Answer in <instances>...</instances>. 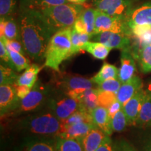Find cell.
Wrapping results in <instances>:
<instances>
[{
  "instance_id": "6da1fadb",
  "label": "cell",
  "mask_w": 151,
  "mask_h": 151,
  "mask_svg": "<svg viewBox=\"0 0 151 151\" xmlns=\"http://www.w3.org/2000/svg\"><path fill=\"white\" fill-rule=\"evenodd\" d=\"M20 40L26 53L35 62L45 60L47 47L55 32L40 11L21 9L18 20Z\"/></svg>"
},
{
  "instance_id": "7a4b0ae2",
  "label": "cell",
  "mask_w": 151,
  "mask_h": 151,
  "mask_svg": "<svg viewBox=\"0 0 151 151\" xmlns=\"http://www.w3.org/2000/svg\"><path fill=\"white\" fill-rule=\"evenodd\" d=\"M21 125L32 137L58 138L62 130V120L46 107L24 118Z\"/></svg>"
},
{
  "instance_id": "3957f363",
  "label": "cell",
  "mask_w": 151,
  "mask_h": 151,
  "mask_svg": "<svg viewBox=\"0 0 151 151\" xmlns=\"http://www.w3.org/2000/svg\"><path fill=\"white\" fill-rule=\"evenodd\" d=\"M84 9L83 5L68 2L52 6L39 11L45 21L57 32L65 28L73 27L76 20Z\"/></svg>"
},
{
  "instance_id": "277c9868",
  "label": "cell",
  "mask_w": 151,
  "mask_h": 151,
  "mask_svg": "<svg viewBox=\"0 0 151 151\" xmlns=\"http://www.w3.org/2000/svg\"><path fill=\"white\" fill-rule=\"evenodd\" d=\"M71 28L59 30L52 35L47 47L45 66L59 71L62 62L71 57Z\"/></svg>"
},
{
  "instance_id": "5b68a950",
  "label": "cell",
  "mask_w": 151,
  "mask_h": 151,
  "mask_svg": "<svg viewBox=\"0 0 151 151\" xmlns=\"http://www.w3.org/2000/svg\"><path fill=\"white\" fill-rule=\"evenodd\" d=\"M52 92L51 87L39 81L25 97L20 99L14 111L16 113H34L42 110L46 106Z\"/></svg>"
},
{
  "instance_id": "8992f818",
  "label": "cell",
  "mask_w": 151,
  "mask_h": 151,
  "mask_svg": "<svg viewBox=\"0 0 151 151\" xmlns=\"http://www.w3.org/2000/svg\"><path fill=\"white\" fill-rule=\"evenodd\" d=\"M46 108L63 121L80 109L79 100L70 97L65 91H53L49 98Z\"/></svg>"
},
{
  "instance_id": "52a82bcc",
  "label": "cell",
  "mask_w": 151,
  "mask_h": 151,
  "mask_svg": "<svg viewBox=\"0 0 151 151\" xmlns=\"http://www.w3.org/2000/svg\"><path fill=\"white\" fill-rule=\"evenodd\" d=\"M107 31L124 34L129 37L132 36L131 29L127 24V19L109 16L97 9L93 35Z\"/></svg>"
},
{
  "instance_id": "ba28073f",
  "label": "cell",
  "mask_w": 151,
  "mask_h": 151,
  "mask_svg": "<svg viewBox=\"0 0 151 151\" xmlns=\"http://www.w3.org/2000/svg\"><path fill=\"white\" fill-rule=\"evenodd\" d=\"M135 0H95L94 7L109 16L127 19Z\"/></svg>"
},
{
  "instance_id": "9c48e42d",
  "label": "cell",
  "mask_w": 151,
  "mask_h": 151,
  "mask_svg": "<svg viewBox=\"0 0 151 151\" xmlns=\"http://www.w3.org/2000/svg\"><path fill=\"white\" fill-rule=\"evenodd\" d=\"M92 39L97 42H100L111 49L116 48L123 50L131 48L130 37L124 34L102 32L92 37Z\"/></svg>"
},
{
  "instance_id": "30bf717a",
  "label": "cell",
  "mask_w": 151,
  "mask_h": 151,
  "mask_svg": "<svg viewBox=\"0 0 151 151\" xmlns=\"http://www.w3.org/2000/svg\"><path fill=\"white\" fill-rule=\"evenodd\" d=\"M93 83L91 79L81 76H69L64 79L62 90L70 97L79 100L86 90L93 88Z\"/></svg>"
},
{
  "instance_id": "8fae6325",
  "label": "cell",
  "mask_w": 151,
  "mask_h": 151,
  "mask_svg": "<svg viewBox=\"0 0 151 151\" xmlns=\"http://www.w3.org/2000/svg\"><path fill=\"white\" fill-rule=\"evenodd\" d=\"M20 99L17 95L13 85H1L0 86V113L2 117L13 112L16 109Z\"/></svg>"
},
{
  "instance_id": "7c38bea8",
  "label": "cell",
  "mask_w": 151,
  "mask_h": 151,
  "mask_svg": "<svg viewBox=\"0 0 151 151\" xmlns=\"http://www.w3.org/2000/svg\"><path fill=\"white\" fill-rule=\"evenodd\" d=\"M137 65L134 56L131 48L122 50L120 55V67L119 69L118 78L122 83H126L135 76Z\"/></svg>"
},
{
  "instance_id": "4fadbf2b",
  "label": "cell",
  "mask_w": 151,
  "mask_h": 151,
  "mask_svg": "<svg viewBox=\"0 0 151 151\" xmlns=\"http://www.w3.org/2000/svg\"><path fill=\"white\" fill-rule=\"evenodd\" d=\"M145 95L146 90L142 88L122 106V109L127 118L129 125H136L141 106L144 101Z\"/></svg>"
},
{
  "instance_id": "5bb4252c",
  "label": "cell",
  "mask_w": 151,
  "mask_h": 151,
  "mask_svg": "<svg viewBox=\"0 0 151 151\" xmlns=\"http://www.w3.org/2000/svg\"><path fill=\"white\" fill-rule=\"evenodd\" d=\"M127 22L130 29L136 26L151 27V2L143 4L141 6L133 9Z\"/></svg>"
},
{
  "instance_id": "9a60e30c",
  "label": "cell",
  "mask_w": 151,
  "mask_h": 151,
  "mask_svg": "<svg viewBox=\"0 0 151 151\" xmlns=\"http://www.w3.org/2000/svg\"><path fill=\"white\" fill-rule=\"evenodd\" d=\"M97 127L93 121H84L77 122L70 125H63L60 137L67 139H75L81 141L90 130Z\"/></svg>"
},
{
  "instance_id": "2e32d148",
  "label": "cell",
  "mask_w": 151,
  "mask_h": 151,
  "mask_svg": "<svg viewBox=\"0 0 151 151\" xmlns=\"http://www.w3.org/2000/svg\"><path fill=\"white\" fill-rule=\"evenodd\" d=\"M96 12V8L84 9L74 22L72 27L73 29L76 30L78 32L87 33L92 37L95 26Z\"/></svg>"
},
{
  "instance_id": "e0dca14e",
  "label": "cell",
  "mask_w": 151,
  "mask_h": 151,
  "mask_svg": "<svg viewBox=\"0 0 151 151\" xmlns=\"http://www.w3.org/2000/svg\"><path fill=\"white\" fill-rule=\"evenodd\" d=\"M142 88V80L138 76H134L130 80L122 83L120 86L117 93V99L123 106L138 91Z\"/></svg>"
},
{
  "instance_id": "ac0fdd59",
  "label": "cell",
  "mask_w": 151,
  "mask_h": 151,
  "mask_svg": "<svg viewBox=\"0 0 151 151\" xmlns=\"http://www.w3.org/2000/svg\"><path fill=\"white\" fill-rule=\"evenodd\" d=\"M91 116L94 124L104 132L107 136H111L113 130L111 128V119L109 116L108 109L98 106L92 111Z\"/></svg>"
},
{
  "instance_id": "d6986e66",
  "label": "cell",
  "mask_w": 151,
  "mask_h": 151,
  "mask_svg": "<svg viewBox=\"0 0 151 151\" xmlns=\"http://www.w3.org/2000/svg\"><path fill=\"white\" fill-rule=\"evenodd\" d=\"M106 134L97 127L90 130L81 141L84 151H95L104 141Z\"/></svg>"
},
{
  "instance_id": "ffe728a7",
  "label": "cell",
  "mask_w": 151,
  "mask_h": 151,
  "mask_svg": "<svg viewBox=\"0 0 151 151\" xmlns=\"http://www.w3.org/2000/svg\"><path fill=\"white\" fill-rule=\"evenodd\" d=\"M57 138L31 137L24 151H57Z\"/></svg>"
},
{
  "instance_id": "44dd1931",
  "label": "cell",
  "mask_w": 151,
  "mask_h": 151,
  "mask_svg": "<svg viewBox=\"0 0 151 151\" xmlns=\"http://www.w3.org/2000/svg\"><path fill=\"white\" fill-rule=\"evenodd\" d=\"M0 34L1 37H5L9 40L21 41L19 24L11 17L0 18Z\"/></svg>"
},
{
  "instance_id": "7402d4cb",
  "label": "cell",
  "mask_w": 151,
  "mask_h": 151,
  "mask_svg": "<svg viewBox=\"0 0 151 151\" xmlns=\"http://www.w3.org/2000/svg\"><path fill=\"white\" fill-rule=\"evenodd\" d=\"M136 126L144 129H151V89L146 90L144 101Z\"/></svg>"
},
{
  "instance_id": "603a6c76",
  "label": "cell",
  "mask_w": 151,
  "mask_h": 151,
  "mask_svg": "<svg viewBox=\"0 0 151 151\" xmlns=\"http://www.w3.org/2000/svg\"><path fill=\"white\" fill-rule=\"evenodd\" d=\"M139 62L140 70L143 73L151 72V43L146 44L132 52Z\"/></svg>"
},
{
  "instance_id": "cb8c5ba5",
  "label": "cell",
  "mask_w": 151,
  "mask_h": 151,
  "mask_svg": "<svg viewBox=\"0 0 151 151\" xmlns=\"http://www.w3.org/2000/svg\"><path fill=\"white\" fill-rule=\"evenodd\" d=\"M20 9L41 11L43 9L68 3L67 0H20Z\"/></svg>"
},
{
  "instance_id": "d4e9b609",
  "label": "cell",
  "mask_w": 151,
  "mask_h": 151,
  "mask_svg": "<svg viewBox=\"0 0 151 151\" xmlns=\"http://www.w3.org/2000/svg\"><path fill=\"white\" fill-rule=\"evenodd\" d=\"M41 67L39 65L33 64L21 75L18 76L16 83L19 86H26L32 89L37 81V76L41 71Z\"/></svg>"
},
{
  "instance_id": "484cf974",
  "label": "cell",
  "mask_w": 151,
  "mask_h": 151,
  "mask_svg": "<svg viewBox=\"0 0 151 151\" xmlns=\"http://www.w3.org/2000/svg\"><path fill=\"white\" fill-rule=\"evenodd\" d=\"M112 50L111 48L100 42L88 41L82 47V50L87 51L96 59L104 60L107 58L109 52Z\"/></svg>"
},
{
  "instance_id": "4316f807",
  "label": "cell",
  "mask_w": 151,
  "mask_h": 151,
  "mask_svg": "<svg viewBox=\"0 0 151 151\" xmlns=\"http://www.w3.org/2000/svg\"><path fill=\"white\" fill-rule=\"evenodd\" d=\"M79 101L81 109L91 113L92 111L99 106L98 90L97 88H92L86 90L79 99Z\"/></svg>"
},
{
  "instance_id": "83f0119b",
  "label": "cell",
  "mask_w": 151,
  "mask_h": 151,
  "mask_svg": "<svg viewBox=\"0 0 151 151\" xmlns=\"http://www.w3.org/2000/svg\"><path fill=\"white\" fill-rule=\"evenodd\" d=\"M119 69L116 66L105 62L104 63L100 71L94 76L92 77L91 80L94 83L100 85L104 81L110 78H118Z\"/></svg>"
},
{
  "instance_id": "f1b7e54d",
  "label": "cell",
  "mask_w": 151,
  "mask_h": 151,
  "mask_svg": "<svg viewBox=\"0 0 151 151\" xmlns=\"http://www.w3.org/2000/svg\"><path fill=\"white\" fill-rule=\"evenodd\" d=\"M57 151H84L81 142L78 139L58 137L56 139Z\"/></svg>"
},
{
  "instance_id": "f546056e",
  "label": "cell",
  "mask_w": 151,
  "mask_h": 151,
  "mask_svg": "<svg viewBox=\"0 0 151 151\" xmlns=\"http://www.w3.org/2000/svg\"><path fill=\"white\" fill-rule=\"evenodd\" d=\"M71 56L82 50L83 45L92 38V36L87 33H81L74 29H71Z\"/></svg>"
},
{
  "instance_id": "4dcf8cb0",
  "label": "cell",
  "mask_w": 151,
  "mask_h": 151,
  "mask_svg": "<svg viewBox=\"0 0 151 151\" xmlns=\"http://www.w3.org/2000/svg\"><path fill=\"white\" fill-rule=\"evenodd\" d=\"M8 51L11 61L14 64L15 69L17 71L20 72L24 69H27L31 66L29 60L26 57H24L23 54L11 50H8Z\"/></svg>"
},
{
  "instance_id": "1f68e13d",
  "label": "cell",
  "mask_w": 151,
  "mask_h": 151,
  "mask_svg": "<svg viewBox=\"0 0 151 151\" xmlns=\"http://www.w3.org/2000/svg\"><path fill=\"white\" fill-rule=\"evenodd\" d=\"M18 76L14 69L1 64L0 66V85H14L17 82Z\"/></svg>"
},
{
  "instance_id": "d6a6232c",
  "label": "cell",
  "mask_w": 151,
  "mask_h": 151,
  "mask_svg": "<svg viewBox=\"0 0 151 151\" xmlns=\"http://www.w3.org/2000/svg\"><path fill=\"white\" fill-rule=\"evenodd\" d=\"M129 125L127 116L124 113L123 109L118 111L111 120V128L113 132H121L126 129Z\"/></svg>"
},
{
  "instance_id": "836d02e7",
  "label": "cell",
  "mask_w": 151,
  "mask_h": 151,
  "mask_svg": "<svg viewBox=\"0 0 151 151\" xmlns=\"http://www.w3.org/2000/svg\"><path fill=\"white\" fill-rule=\"evenodd\" d=\"M117 100V94L111 92L98 90V103L100 106L108 109L111 105Z\"/></svg>"
},
{
  "instance_id": "e575fe53",
  "label": "cell",
  "mask_w": 151,
  "mask_h": 151,
  "mask_svg": "<svg viewBox=\"0 0 151 151\" xmlns=\"http://www.w3.org/2000/svg\"><path fill=\"white\" fill-rule=\"evenodd\" d=\"M17 0H0V17L9 18L15 12Z\"/></svg>"
},
{
  "instance_id": "d590c367",
  "label": "cell",
  "mask_w": 151,
  "mask_h": 151,
  "mask_svg": "<svg viewBox=\"0 0 151 151\" xmlns=\"http://www.w3.org/2000/svg\"><path fill=\"white\" fill-rule=\"evenodd\" d=\"M122 84L119 78H110L104 81L102 83L98 85L97 90L99 91L111 92L117 94Z\"/></svg>"
},
{
  "instance_id": "8d00e7d4",
  "label": "cell",
  "mask_w": 151,
  "mask_h": 151,
  "mask_svg": "<svg viewBox=\"0 0 151 151\" xmlns=\"http://www.w3.org/2000/svg\"><path fill=\"white\" fill-rule=\"evenodd\" d=\"M1 40L3 41V42L4 43L5 46L8 50H14V51L20 52V53L23 55L26 53L23 45H22V42H20V41L9 40V39H6L4 37H1Z\"/></svg>"
},
{
  "instance_id": "74e56055",
  "label": "cell",
  "mask_w": 151,
  "mask_h": 151,
  "mask_svg": "<svg viewBox=\"0 0 151 151\" xmlns=\"http://www.w3.org/2000/svg\"><path fill=\"white\" fill-rule=\"evenodd\" d=\"M0 57H1V60L5 62L6 65L12 68L13 69H15L14 64L11 61L8 50H7L4 43L1 39H0Z\"/></svg>"
},
{
  "instance_id": "f35d334b",
  "label": "cell",
  "mask_w": 151,
  "mask_h": 151,
  "mask_svg": "<svg viewBox=\"0 0 151 151\" xmlns=\"http://www.w3.org/2000/svg\"><path fill=\"white\" fill-rule=\"evenodd\" d=\"M114 151H137V150L127 141L120 139L114 143Z\"/></svg>"
},
{
  "instance_id": "ab89813d",
  "label": "cell",
  "mask_w": 151,
  "mask_h": 151,
  "mask_svg": "<svg viewBox=\"0 0 151 151\" xmlns=\"http://www.w3.org/2000/svg\"><path fill=\"white\" fill-rule=\"evenodd\" d=\"M141 151H151V131L143 135L140 142Z\"/></svg>"
},
{
  "instance_id": "60d3db41",
  "label": "cell",
  "mask_w": 151,
  "mask_h": 151,
  "mask_svg": "<svg viewBox=\"0 0 151 151\" xmlns=\"http://www.w3.org/2000/svg\"><path fill=\"white\" fill-rule=\"evenodd\" d=\"M95 151H114V143L110 136H106L101 146Z\"/></svg>"
},
{
  "instance_id": "b9f144b4",
  "label": "cell",
  "mask_w": 151,
  "mask_h": 151,
  "mask_svg": "<svg viewBox=\"0 0 151 151\" xmlns=\"http://www.w3.org/2000/svg\"><path fill=\"white\" fill-rule=\"evenodd\" d=\"M14 87L15 90H16V94L19 97V99H22L24 97H25L29 93V92L31 91V88L26 86H19L16 83H14L13 85Z\"/></svg>"
},
{
  "instance_id": "7bdbcfd3",
  "label": "cell",
  "mask_w": 151,
  "mask_h": 151,
  "mask_svg": "<svg viewBox=\"0 0 151 151\" xmlns=\"http://www.w3.org/2000/svg\"><path fill=\"white\" fill-rule=\"evenodd\" d=\"M122 109V106L118 101V99L116 100L115 102H113L112 104L111 105V106L108 109V113H109V116L110 119L112 120L113 117L115 116V114L118 112V111H120V109Z\"/></svg>"
},
{
  "instance_id": "ee69618b",
  "label": "cell",
  "mask_w": 151,
  "mask_h": 151,
  "mask_svg": "<svg viewBox=\"0 0 151 151\" xmlns=\"http://www.w3.org/2000/svg\"><path fill=\"white\" fill-rule=\"evenodd\" d=\"M69 3L76 4H81L82 5L83 4H84L87 0H67Z\"/></svg>"
}]
</instances>
